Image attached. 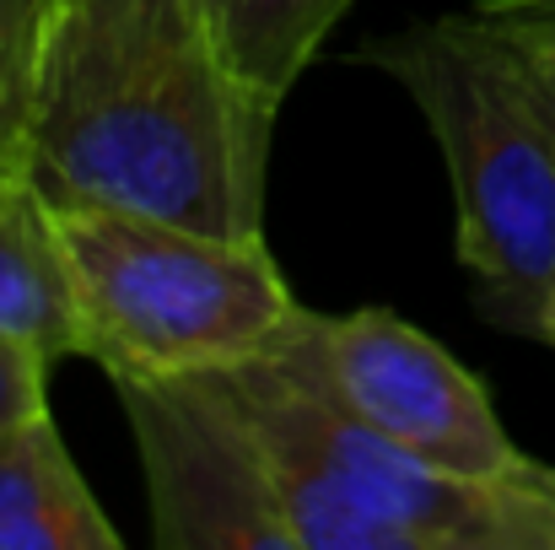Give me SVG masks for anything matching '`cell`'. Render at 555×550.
<instances>
[{
    "mask_svg": "<svg viewBox=\"0 0 555 550\" xmlns=\"http://www.w3.org/2000/svg\"><path fill=\"white\" fill-rule=\"evenodd\" d=\"M281 103L210 0H54L38 65L33 189L221 238H264Z\"/></svg>",
    "mask_w": 555,
    "mask_h": 550,
    "instance_id": "1",
    "label": "cell"
},
{
    "mask_svg": "<svg viewBox=\"0 0 555 550\" xmlns=\"http://www.w3.org/2000/svg\"><path fill=\"white\" fill-rule=\"evenodd\" d=\"M221 378L254 421L297 550H555V470L486 486L421 464L340 405L297 319Z\"/></svg>",
    "mask_w": 555,
    "mask_h": 550,
    "instance_id": "2",
    "label": "cell"
},
{
    "mask_svg": "<svg viewBox=\"0 0 555 550\" xmlns=\"http://www.w3.org/2000/svg\"><path fill=\"white\" fill-rule=\"evenodd\" d=\"M362 60L410 92L448 163L480 314L540 341L555 292V119L513 33L469 5L377 38Z\"/></svg>",
    "mask_w": 555,
    "mask_h": 550,
    "instance_id": "3",
    "label": "cell"
},
{
    "mask_svg": "<svg viewBox=\"0 0 555 550\" xmlns=\"http://www.w3.org/2000/svg\"><path fill=\"white\" fill-rule=\"evenodd\" d=\"M54 232L76 281L87 362L103 372L248 362L302 308L264 238H221L108 205H54Z\"/></svg>",
    "mask_w": 555,
    "mask_h": 550,
    "instance_id": "4",
    "label": "cell"
},
{
    "mask_svg": "<svg viewBox=\"0 0 555 550\" xmlns=\"http://www.w3.org/2000/svg\"><path fill=\"white\" fill-rule=\"evenodd\" d=\"M297 341L324 372V383L340 394V405L421 464L486 486L545 475V464H534L507 437L486 383L393 308H302Z\"/></svg>",
    "mask_w": 555,
    "mask_h": 550,
    "instance_id": "5",
    "label": "cell"
},
{
    "mask_svg": "<svg viewBox=\"0 0 555 550\" xmlns=\"http://www.w3.org/2000/svg\"><path fill=\"white\" fill-rule=\"evenodd\" d=\"M141 448L163 550H297L264 448L221 367L108 372Z\"/></svg>",
    "mask_w": 555,
    "mask_h": 550,
    "instance_id": "6",
    "label": "cell"
},
{
    "mask_svg": "<svg viewBox=\"0 0 555 550\" xmlns=\"http://www.w3.org/2000/svg\"><path fill=\"white\" fill-rule=\"evenodd\" d=\"M49 405L0 426V550H119Z\"/></svg>",
    "mask_w": 555,
    "mask_h": 550,
    "instance_id": "7",
    "label": "cell"
},
{
    "mask_svg": "<svg viewBox=\"0 0 555 550\" xmlns=\"http://www.w3.org/2000/svg\"><path fill=\"white\" fill-rule=\"evenodd\" d=\"M0 341L33 346L49 362L87 357V324L54 232V205L33 183L0 189Z\"/></svg>",
    "mask_w": 555,
    "mask_h": 550,
    "instance_id": "8",
    "label": "cell"
},
{
    "mask_svg": "<svg viewBox=\"0 0 555 550\" xmlns=\"http://www.w3.org/2000/svg\"><path fill=\"white\" fill-rule=\"evenodd\" d=\"M210 5L243 71L275 103H286L297 76L313 65V54L357 0H210Z\"/></svg>",
    "mask_w": 555,
    "mask_h": 550,
    "instance_id": "9",
    "label": "cell"
},
{
    "mask_svg": "<svg viewBox=\"0 0 555 550\" xmlns=\"http://www.w3.org/2000/svg\"><path fill=\"white\" fill-rule=\"evenodd\" d=\"M54 0H0V189L33 183L38 65Z\"/></svg>",
    "mask_w": 555,
    "mask_h": 550,
    "instance_id": "10",
    "label": "cell"
},
{
    "mask_svg": "<svg viewBox=\"0 0 555 550\" xmlns=\"http://www.w3.org/2000/svg\"><path fill=\"white\" fill-rule=\"evenodd\" d=\"M49 357L33 346H5L0 341V426L33 415L49 405Z\"/></svg>",
    "mask_w": 555,
    "mask_h": 550,
    "instance_id": "11",
    "label": "cell"
},
{
    "mask_svg": "<svg viewBox=\"0 0 555 550\" xmlns=\"http://www.w3.org/2000/svg\"><path fill=\"white\" fill-rule=\"evenodd\" d=\"M491 22H502V16H491ZM502 27L513 33V43H518V54H524V65H529V76H534V87H540V98H545V108L555 119V38L534 33V27H518V22H502Z\"/></svg>",
    "mask_w": 555,
    "mask_h": 550,
    "instance_id": "12",
    "label": "cell"
},
{
    "mask_svg": "<svg viewBox=\"0 0 555 550\" xmlns=\"http://www.w3.org/2000/svg\"><path fill=\"white\" fill-rule=\"evenodd\" d=\"M475 5L502 16V22H518V27H534V33L555 38V0H475Z\"/></svg>",
    "mask_w": 555,
    "mask_h": 550,
    "instance_id": "13",
    "label": "cell"
},
{
    "mask_svg": "<svg viewBox=\"0 0 555 550\" xmlns=\"http://www.w3.org/2000/svg\"><path fill=\"white\" fill-rule=\"evenodd\" d=\"M540 341H551V346H555V292H551V303H545V324H540Z\"/></svg>",
    "mask_w": 555,
    "mask_h": 550,
    "instance_id": "14",
    "label": "cell"
}]
</instances>
